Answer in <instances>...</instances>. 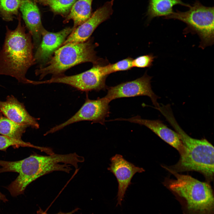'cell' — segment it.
Listing matches in <instances>:
<instances>
[{
	"mask_svg": "<svg viewBox=\"0 0 214 214\" xmlns=\"http://www.w3.org/2000/svg\"><path fill=\"white\" fill-rule=\"evenodd\" d=\"M18 19V25L15 30L6 27L4 42L0 51V75H10L19 82L34 85V81L26 77L28 69L35 63L32 36L30 32H26L20 14Z\"/></svg>",
	"mask_w": 214,
	"mask_h": 214,
	"instance_id": "cell-3",
	"label": "cell"
},
{
	"mask_svg": "<svg viewBox=\"0 0 214 214\" xmlns=\"http://www.w3.org/2000/svg\"><path fill=\"white\" fill-rule=\"evenodd\" d=\"M28 127L18 124L6 117L0 116V134L2 135L22 141V136Z\"/></svg>",
	"mask_w": 214,
	"mask_h": 214,
	"instance_id": "cell-18",
	"label": "cell"
},
{
	"mask_svg": "<svg viewBox=\"0 0 214 214\" xmlns=\"http://www.w3.org/2000/svg\"><path fill=\"white\" fill-rule=\"evenodd\" d=\"M93 0H77L64 21L67 23L70 20L73 22V30L86 21L91 16Z\"/></svg>",
	"mask_w": 214,
	"mask_h": 214,
	"instance_id": "cell-16",
	"label": "cell"
},
{
	"mask_svg": "<svg viewBox=\"0 0 214 214\" xmlns=\"http://www.w3.org/2000/svg\"><path fill=\"white\" fill-rule=\"evenodd\" d=\"M189 9L185 12L177 10L166 19H174L185 23L187 27L185 33L197 34L201 40L199 47L202 49L214 43L213 7H208L196 0Z\"/></svg>",
	"mask_w": 214,
	"mask_h": 214,
	"instance_id": "cell-6",
	"label": "cell"
},
{
	"mask_svg": "<svg viewBox=\"0 0 214 214\" xmlns=\"http://www.w3.org/2000/svg\"><path fill=\"white\" fill-rule=\"evenodd\" d=\"M34 1L43 5H48V0H34Z\"/></svg>",
	"mask_w": 214,
	"mask_h": 214,
	"instance_id": "cell-25",
	"label": "cell"
},
{
	"mask_svg": "<svg viewBox=\"0 0 214 214\" xmlns=\"http://www.w3.org/2000/svg\"><path fill=\"white\" fill-rule=\"evenodd\" d=\"M155 56L149 54L141 56L133 60V67L139 68L150 67L152 65Z\"/></svg>",
	"mask_w": 214,
	"mask_h": 214,
	"instance_id": "cell-23",
	"label": "cell"
},
{
	"mask_svg": "<svg viewBox=\"0 0 214 214\" xmlns=\"http://www.w3.org/2000/svg\"><path fill=\"white\" fill-rule=\"evenodd\" d=\"M159 111L179 134L182 144L178 162L168 169L176 172L194 171L203 174L207 182L213 179L214 174V149L205 139H194L188 135L176 121L170 105L161 107Z\"/></svg>",
	"mask_w": 214,
	"mask_h": 214,
	"instance_id": "cell-2",
	"label": "cell"
},
{
	"mask_svg": "<svg viewBox=\"0 0 214 214\" xmlns=\"http://www.w3.org/2000/svg\"><path fill=\"white\" fill-rule=\"evenodd\" d=\"M83 157L75 152L66 154L53 153L48 155L37 154L17 161L0 160V174L6 172L18 173L17 178L6 188L12 196L23 193L27 186L39 177L54 171L69 173L72 168L78 169Z\"/></svg>",
	"mask_w": 214,
	"mask_h": 214,
	"instance_id": "cell-1",
	"label": "cell"
},
{
	"mask_svg": "<svg viewBox=\"0 0 214 214\" xmlns=\"http://www.w3.org/2000/svg\"><path fill=\"white\" fill-rule=\"evenodd\" d=\"M0 200L4 202H6L8 200L5 196L0 192Z\"/></svg>",
	"mask_w": 214,
	"mask_h": 214,
	"instance_id": "cell-26",
	"label": "cell"
},
{
	"mask_svg": "<svg viewBox=\"0 0 214 214\" xmlns=\"http://www.w3.org/2000/svg\"><path fill=\"white\" fill-rule=\"evenodd\" d=\"M73 31L72 27H67L56 32H49L44 28L42 39L34 56L35 63L44 66L51 58L55 51L60 47Z\"/></svg>",
	"mask_w": 214,
	"mask_h": 214,
	"instance_id": "cell-12",
	"label": "cell"
},
{
	"mask_svg": "<svg viewBox=\"0 0 214 214\" xmlns=\"http://www.w3.org/2000/svg\"><path fill=\"white\" fill-rule=\"evenodd\" d=\"M114 1H107L97 9L89 19L73 31L62 46L70 43H83L88 40L98 26L112 14Z\"/></svg>",
	"mask_w": 214,
	"mask_h": 214,
	"instance_id": "cell-10",
	"label": "cell"
},
{
	"mask_svg": "<svg viewBox=\"0 0 214 214\" xmlns=\"http://www.w3.org/2000/svg\"><path fill=\"white\" fill-rule=\"evenodd\" d=\"M100 66L94 64L90 69L80 73L67 76L52 77L50 79L38 81V84L61 83L69 85L78 90L87 92L89 91L105 90L107 87L105 84L107 76L102 73Z\"/></svg>",
	"mask_w": 214,
	"mask_h": 214,
	"instance_id": "cell-7",
	"label": "cell"
},
{
	"mask_svg": "<svg viewBox=\"0 0 214 214\" xmlns=\"http://www.w3.org/2000/svg\"><path fill=\"white\" fill-rule=\"evenodd\" d=\"M164 167L176 178L168 180L166 183L167 186L185 200L190 210L201 214L212 211L213 208V195L209 182H201L189 175L180 174Z\"/></svg>",
	"mask_w": 214,
	"mask_h": 214,
	"instance_id": "cell-5",
	"label": "cell"
},
{
	"mask_svg": "<svg viewBox=\"0 0 214 214\" xmlns=\"http://www.w3.org/2000/svg\"><path fill=\"white\" fill-rule=\"evenodd\" d=\"M0 111L7 118L18 124L35 129L39 128L36 118L29 113L23 103L13 96H8L5 101H0Z\"/></svg>",
	"mask_w": 214,
	"mask_h": 214,
	"instance_id": "cell-14",
	"label": "cell"
},
{
	"mask_svg": "<svg viewBox=\"0 0 214 214\" xmlns=\"http://www.w3.org/2000/svg\"><path fill=\"white\" fill-rule=\"evenodd\" d=\"M110 102L104 97L90 99L86 94L84 103L74 115L65 122L50 129L45 135L53 133L70 124L83 121L104 125L105 119L110 114Z\"/></svg>",
	"mask_w": 214,
	"mask_h": 214,
	"instance_id": "cell-8",
	"label": "cell"
},
{
	"mask_svg": "<svg viewBox=\"0 0 214 214\" xmlns=\"http://www.w3.org/2000/svg\"><path fill=\"white\" fill-rule=\"evenodd\" d=\"M21 0H0V15L2 19L7 21L13 20L18 14V10Z\"/></svg>",
	"mask_w": 214,
	"mask_h": 214,
	"instance_id": "cell-19",
	"label": "cell"
},
{
	"mask_svg": "<svg viewBox=\"0 0 214 214\" xmlns=\"http://www.w3.org/2000/svg\"><path fill=\"white\" fill-rule=\"evenodd\" d=\"M176 5L189 8L191 6L181 0H150L147 14L150 20L156 17H166L172 13L173 7Z\"/></svg>",
	"mask_w": 214,
	"mask_h": 214,
	"instance_id": "cell-17",
	"label": "cell"
},
{
	"mask_svg": "<svg viewBox=\"0 0 214 214\" xmlns=\"http://www.w3.org/2000/svg\"><path fill=\"white\" fill-rule=\"evenodd\" d=\"M10 146L16 148L22 147H30L38 149L40 148L23 140H18L2 135H0V150L6 151L7 148Z\"/></svg>",
	"mask_w": 214,
	"mask_h": 214,
	"instance_id": "cell-22",
	"label": "cell"
},
{
	"mask_svg": "<svg viewBox=\"0 0 214 214\" xmlns=\"http://www.w3.org/2000/svg\"><path fill=\"white\" fill-rule=\"evenodd\" d=\"M133 60L132 58L128 57L114 64L105 66H100V69L103 73L108 76L114 72L130 69L133 67Z\"/></svg>",
	"mask_w": 214,
	"mask_h": 214,
	"instance_id": "cell-21",
	"label": "cell"
},
{
	"mask_svg": "<svg viewBox=\"0 0 214 214\" xmlns=\"http://www.w3.org/2000/svg\"><path fill=\"white\" fill-rule=\"evenodd\" d=\"M89 39L78 43H70L62 46L44 66L35 71V74L42 79L48 74L52 77L61 75L67 70L76 65L86 62L98 64L95 51V44Z\"/></svg>",
	"mask_w": 214,
	"mask_h": 214,
	"instance_id": "cell-4",
	"label": "cell"
},
{
	"mask_svg": "<svg viewBox=\"0 0 214 214\" xmlns=\"http://www.w3.org/2000/svg\"></svg>",
	"mask_w": 214,
	"mask_h": 214,
	"instance_id": "cell-27",
	"label": "cell"
},
{
	"mask_svg": "<svg viewBox=\"0 0 214 214\" xmlns=\"http://www.w3.org/2000/svg\"><path fill=\"white\" fill-rule=\"evenodd\" d=\"M152 78L145 74L135 80L108 87L107 94L104 97L110 102L120 98L146 96L150 98L155 108H158L160 105L157 99L159 97L152 89L150 84Z\"/></svg>",
	"mask_w": 214,
	"mask_h": 214,
	"instance_id": "cell-9",
	"label": "cell"
},
{
	"mask_svg": "<svg viewBox=\"0 0 214 214\" xmlns=\"http://www.w3.org/2000/svg\"><path fill=\"white\" fill-rule=\"evenodd\" d=\"M115 120L125 121L143 125L156 134L162 140L180 153L182 144L179 134L169 128L160 120H151L142 119L137 116L128 119H117Z\"/></svg>",
	"mask_w": 214,
	"mask_h": 214,
	"instance_id": "cell-13",
	"label": "cell"
},
{
	"mask_svg": "<svg viewBox=\"0 0 214 214\" xmlns=\"http://www.w3.org/2000/svg\"><path fill=\"white\" fill-rule=\"evenodd\" d=\"M77 0H48V5L55 14L66 16Z\"/></svg>",
	"mask_w": 214,
	"mask_h": 214,
	"instance_id": "cell-20",
	"label": "cell"
},
{
	"mask_svg": "<svg viewBox=\"0 0 214 214\" xmlns=\"http://www.w3.org/2000/svg\"><path fill=\"white\" fill-rule=\"evenodd\" d=\"M78 210H79V209L78 208H77L70 212L67 213H62V212H59L57 213L56 214H73L75 212L77 211ZM37 213L38 214H49L47 213L46 212H44L41 209H40L39 210H38L37 211Z\"/></svg>",
	"mask_w": 214,
	"mask_h": 214,
	"instance_id": "cell-24",
	"label": "cell"
},
{
	"mask_svg": "<svg viewBox=\"0 0 214 214\" xmlns=\"http://www.w3.org/2000/svg\"><path fill=\"white\" fill-rule=\"evenodd\" d=\"M111 163L108 170L116 177L118 184L117 205H121L126 191L131 184V179L136 173L145 171L142 168L136 166L117 154L110 159Z\"/></svg>",
	"mask_w": 214,
	"mask_h": 214,
	"instance_id": "cell-11",
	"label": "cell"
},
{
	"mask_svg": "<svg viewBox=\"0 0 214 214\" xmlns=\"http://www.w3.org/2000/svg\"><path fill=\"white\" fill-rule=\"evenodd\" d=\"M23 18L33 39L34 47L37 49L42 39L44 28L41 21L39 10L35 2L31 0H21L19 7Z\"/></svg>",
	"mask_w": 214,
	"mask_h": 214,
	"instance_id": "cell-15",
	"label": "cell"
}]
</instances>
